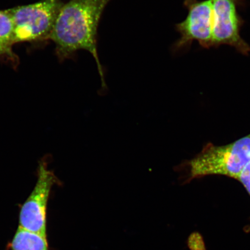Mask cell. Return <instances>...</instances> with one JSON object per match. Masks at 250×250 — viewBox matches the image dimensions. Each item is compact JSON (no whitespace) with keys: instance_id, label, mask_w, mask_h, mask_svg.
I'll return each mask as SVG.
<instances>
[{"instance_id":"ba28073f","label":"cell","mask_w":250,"mask_h":250,"mask_svg":"<svg viewBox=\"0 0 250 250\" xmlns=\"http://www.w3.org/2000/svg\"><path fill=\"white\" fill-rule=\"evenodd\" d=\"M14 24L7 9L0 10V45L9 54L17 56L12 50L14 43Z\"/></svg>"},{"instance_id":"52a82bcc","label":"cell","mask_w":250,"mask_h":250,"mask_svg":"<svg viewBox=\"0 0 250 250\" xmlns=\"http://www.w3.org/2000/svg\"><path fill=\"white\" fill-rule=\"evenodd\" d=\"M11 250H49L47 239L18 227L10 243Z\"/></svg>"},{"instance_id":"8992f818","label":"cell","mask_w":250,"mask_h":250,"mask_svg":"<svg viewBox=\"0 0 250 250\" xmlns=\"http://www.w3.org/2000/svg\"><path fill=\"white\" fill-rule=\"evenodd\" d=\"M212 7V47L228 45L240 54L248 56L250 46L240 36L245 21L238 8L245 0H211Z\"/></svg>"},{"instance_id":"5b68a950","label":"cell","mask_w":250,"mask_h":250,"mask_svg":"<svg viewBox=\"0 0 250 250\" xmlns=\"http://www.w3.org/2000/svg\"><path fill=\"white\" fill-rule=\"evenodd\" d=\"M188 11L182 22L175 25L180 37L172 46V51L179 52L189 48L196 41L203 48L212 47V7L211 0H185Z\"/></svg>"},{"instance_id":"277c9868","label":"cell","mask_w":250,"mask_h":250,"mask_svg":"<svg viewBox=\"0 0 250 250\" xmlns=\"http://www.w3.org/2000/svg\"><path fill=\"white\" fill-rule=\"evenodd\" d=\"M55 185L62 184L43 158L39 163L36 185L21 208L19 227L47 239V206Z\"/></svg>"},{"instance_id":"9c48e42d","label":"cell","mask_w":250,"mask_h":250,"mask_svg":"<svg viewBox=\"0 0 250 250\" xmlns=\"http://www.w3.org/2000/svg\"><path fill=\"white\" fill-rule=\"evenodd\" d=\"M237 180L243 184L250 195V161L244 167Z\"/></svg>"},{"instance_id":"3957f363","label":"cell","mask_w":250,"mask_h":250,"mask_svg":"<svg viewBox=\"0 0 250 250\" xmlns=\"http://www.w3.org/2000/svg\"><path fill=\"white\" fill-rule=\"evenodd\" d=\"M62 5L61 0H41L7 9L14 24V44L49 39Z\"/></svg>"},{"instance_id":"6da1fadb","label":"cell","mask_w":250,"mask_h":250,"mask_svg":"<svg viewBox=\"0 0 250 250\" xmlns=\"http://www.w3.org/2000/svg\"><path fill=\"white\" fill-rule=\"evenodd\" d=\"M111 0H70L62 5L49 40L56 45L61 61L70 59L80 50L93 56L102 81V92L107 89L104 69L98 54V27L103 12Z\"/></svg>"},{"instance_id":"8fae6325","label":"cell","mask_w":250,"mask_h":250,"mask_svg":"<svg viewBox=\"0 0 250 250\" xmlns=\"http://www.w3.org/2000/svg\"><path fill=\"white\" fill-rule=\"evenodd\" d=\"M249 230H250V227H249Z\"/></svg>"},{"instance_id":"7a4b0ae2","label":"cell","mask_w":250,"mask_h":250,"mask_svg":"<svg viewBox=\"0 0 250 250\" xmlns=\"http://www.w3.org/2000/svg\"><path fill=\"white\" fill-rule=\"evenodd\" d=\"M250 161V134L229 145L208 146L187 162L189 179L221 175L237 179Z\"/></svg>"},{"instance_id":"30bf717a","label":"cell","mask_w":250,"mask_h":250,"mask_svg":"<svg viewBox=\"0 0 250 250\" xmlns=\"http://www.w3.org/2000/svg\"><path fill=\"white\" fill-rule=\"evenodd\" d=\"M0 57L4 58L10 61L12 63H17L18 62V56H12L9 54L0 45Z\"/></svg>"}]
</instances>
